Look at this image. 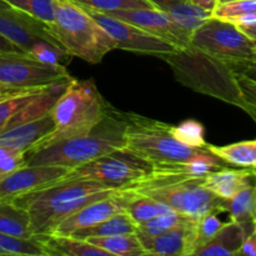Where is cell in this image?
Returning a JSON list of instances; mask_svg holds the SVG:
<instances>
[{
	"mask_svg": "<svg viewBox=\"0 0 256 256\" xmlns=\"http://www.w3.org/2000/svg\"><path fill=\"white\" fill-rule=\"evenodd\" d=\"M28 90H29V89H28ZM22 92V90L14 89V88H10V86H8V85H5V84H2V82H0V95L15 94V92Z\"/></svg>",
	"mask_w": 256,
	"mask_h": 256,
	"instance_id": "obj_45",
	"label": "cell"
},
{
	"mask_svg": "<svg viewBox=\"0 0 256 256\" xmlns=\"http://www.w3.org/2000/svg\"><path fill=\"white\" fill-rule=\"evenodd\" d=\"M0 35L25 52H29L32 45L39 40L58 44L48 32L46 25L10 6L4 0L0 2Z\"/></svg>",
	"mask_w": 256,
	"mask_h": 256,
	"instance_id": "obj_14",
	"label": "cell"
},
{
	"mask_svg": "<svg viewBox=\"0 0 256 256\" xmlns=\"http://www.w3.org/2000/svg\"><path fill=\"white\" fill-rule=\"evenodd\" d=\"M172 136L185 146L192 149H205L208 145L205 140V129L202 122L196 120H185L179 125H170Z\"/></svg>",
	"mask_w": 256,
	"mask_h": 256,
	"instance_id": "obj_30",
	"label": "cell"
},
{
	"mask_svg": "<svg viewBox=\"0 0 256 256\" xmlns=\"http://www.w3.org/2000/svg\"><path fill=\"white\" fill-rule=\"evenodd\" d=\"M82 8L112 38L116 44V49L152 55V56L158 58L164 54L174 52L178 49L166 40L155 36V35L135 26L134 24L122 22V20L110 16L105 12H96V10L89 9L86 6Z\"/></svg>",
	"mask_w": 256,
	"mask_h": 256,
	"instance_id": "obj_11",
	"label": "cell"
},
{
	"mask_svg": "<svg viewBox=\"0 0 256 256\" xmlns=\"http://www.w3.org/2000/svg\"><path fill=\"white\" fill-rule=\"evenodd\" d=\"M212 16L226 20L235 25H248L256 22V0H235L218 4Z\"/></svg>",
	"mask_w": 256,
	"mask_h": 256,
	"instance_id": "obj_28",
	"label": "cell"
},
{
	"mask_svg": "<svg viewBox=\"0 0 256 256\" xmlns=\"http://www.w3.org/2000/svg\"><path fill=\"white\" fill-rule=\"evenodd\" d=\"M86 240L106 252L109 256H146L136 232L112 236H94Z\"/></svg>",
	"mask_w": 256,
	"mask_h": 256,
	"instance_id": "obj_25",
	"label": "cell"
},
{
	"mask_svg": "<svg viewBox=\"0 0 256 256\" xmlns=\"http://www.w3.org/2000/svg\"><path fill=\"white\" fill-rule=\"evenodd\" d=\"M29 54L40 62L54 65H64V62L68 60V56L70 58V55L60 45L46 42V40H39V42H34L29 49Z\"/></svg>",
	"mask_w": 256,
	"mask_h": 256,
	"instance_id": "obj_35",
	"label": "cell"
},
{
	"mask_svg": "<svg viewBox=\"0 0 256 256\" xmlns=\"http://www.w3.org/2000/svg\"><path fill=\"white\" fill-rule=\"evenodd\" d=\"M185 219H186V216L178 214L175 212L159 215V216L152 218V219L138 225L136 234L140 236H156V235L166 232L168 230L175 228L180 222H184Z\"/></svg>",
	"mask_w": 256,
	"mask_h": 256,
	"instance_id": "obj_33",
	"label": "cell"
},
{
	"mask_svg": "<svg viewBox=\"0 0 256 256\" xmlns=\"http://www.w3.org/2000/svg\"><path fill=\"white\" fill-rule=\"evenodd\" d=\"M130 199L128 202L125 212L132 216V219L136 222L138 225L142 224V222H148V220L156 218L159 215L169 214L172 212L174 210L170 206H168L164 202H159V200L154 199L148 195L139 194V192H132Z\"/></svg>",
	"mask_w": 256,
	"mask_h": 256,
	"instance_id": "obj_26",
	"label": "cell"
},
{
	"mask_svg": "<svg viewBox=\"0 0 256 256\" xmlns=\"http://www.w3.org/2000/svg\"><path fill=\"white\" fill-rule=\"evenodd\" d=\"M105 14L114 16L116 19L134 24L135 26L159 36L174 45L178 49L190 45L192 32L180 28L166 12L155 9V8H145V9H120L112 10Z\"/></svg>",
	"mask_w": 256,
	"mask_h": 256,
	"instance_id": "obj_12",
	"label": "cell"
},
{
	"mask_svg": "<svg viewBox=\"0 0 256 256\" xmlns=\"http://www.w3.org/2000/svg\"><path fill=\"white\" fill-rule=\"evenodd\" d=\"M238 28H239L245 35H248L250 39H252L254 42H256V22H252V24H248V25H239Z\"/></svg>",
	"mask_w": 256,
	"mask_h": 256,
	"instance_id": "obj_44",
	"label": "cell"
},
{
	"mask_svg": "<svg viewBox=\"0 0 256 256\" xmlns=\"http://www.w3.org/2000/svg\"><path fill=\"white\" fill-rule=\"evenodd\" d=\"M255 230H256V216H255Z\"/></svg>",
	"mask_w": 256,
	"mask_h": 256,
	"instance_id": "obj_48",
	"label": "cell"
},
{
	"mask_svg": "<svg viewBox=\"0 0 256 256\" xmlns=\"http://www.w3.org/2000/svg\"><path fill=\"white\" fill-rule=\"evenodd\" d=\"M44 88L22 90V92L10 94L0 99V134L6 129L12 118Z\"/></svg>",
	"mask_w": 256,
	"mask_h": 256,
	"instance_id": "obj_31",
	"label": "cell"
},
{
	"mask_svg": "<svg viewBox=\"0 0 256 256\" xmlns=\"http://www.w3.org/2000/svg\"><path fill=\"white\" fill-rule=\"evenodd\" d=\"M0 232L20 239H35L29 214L12 202H0Z\"/></svg>",
	"mask_w": 256,
	"mask_h": 256,
	"instance_id": "obj_22",
	"label": "cell"
},
{
	"mask_svg": "<svg viewBox=\"0 0 256 256\" xmlns=\"http://www.w3.org/2000/svg\"><path fill=\"white\" fill-rule=\"evenodd\" d=\"M24 165H26V154L24 152L0 145V175L14 172Z\"/></svg>",
	"mask_w": 256,
	"mask_h": 256,
	"instance_id": "obj_37",
	"label": "cell"
},
{
	"mask_svg": "<svg viewBox=\"0 0 256 256\" xmlns=\"http://www.w3.org/2000/svg\"><path fill=\"white\" fill-rule=\"evenodd\" d=\"M125 120V150L150 164H169L192 159L205 149H192L178 142L170 124L149 119L135 112H122Z\"/></svg>",
	"mask_w": 256,
	"mask_h": 256,
	"instance_id": "obj_7",
	"label": "cell"
},
{
	"mask_svg": "<svg viewBox=\"0 0 256 256\" xmlns=\"http://www.w3.org/2000/svg\"><path fill=\"white\" fill-rule=\"evenodd\" d=\"M46 30L70 56L90 64H99L108 52L116 49L112 38L72 0L55 2L54 19Z\"/></svg>",
	"mask_w": 256,
	"mask_h": 256,
	"instance_id": "obj_5",
	"label": "cell"
},
{
	"mask_svg": "<svg viewBox=\"0 0 256 256\" xmlns=\"http://www.w3.org/2000/svg\"><path fill=\"white\" fill-rule=\"evenodd\" d=\"M219 4H222V2H235V0H218Z\"/></svg>",
	"mask_w": 256,
	"mask_h": 256,
	"instance_id": "obj_46",
	"label": "cell"
},
{
	"mask_svg": "<svg viewBox=\"0 0 256 256\" xmlns=\"http://www.w3.org/2000/svg\"><path fill=\"white\" fill-rule=\"evenodd\" d=\"M256 170L252 169H229L224 166L214 170L204 176V186L214 192L220 199H232L234 195L242 192L249 185L254 184ZM256 182V180H255Z\"/></svg>",
	"mask_w": 256,
	"mask_h": 256,
	"instance_id": "obj_18",
	"label": "cell"
},
{
	"mask_svg": "<svg viewBox=\"0 0 256 256\" xmlns=\"http://www.w3.org/2000/svg\"><path fill=\"white\" fill-rule=\"evenodd\" d=\"M190 45L226 62L232 69L256 55V42L235 24L215 16L208 19L192 32Z\"/></svg>",
	"mask_w": 256,
	"mask_h": 256,
	"instance_id": "obj_8",
	"label": "cell"
},
{
	"mask_svg": "<svg viewBox=\"0 0 256 256\" xmlns=\"http://www.w3.org/2000/svg\"><path fill=\"white\" fill-rule=\"evenodd\" d=\"M159 59L170 65L175 79L182 84L249 112L238 85L236 74L226 62L210 56L192 45L162 55Z\"/></svg>",
	"mask_w": 256,
	"mask_h": 256,
	"instance_id": "obj_3",
	"label": "cell"
},
{
	"mask_svg": "<svg viewBox=\"0 0 256 256\" xmlns=\"http://www.w3.org/2000/svg\"><path fill=\"white\" fill-rule=\"evenodd\" d=\"M118 190L82 178H62L12 200L26 210L35 236L52 234L55 228L84 205Z\"/></svg>",
	"mask_w": 256,
	"mask_h": 256,
	"instance_id": "obj_1",
	"label": "cell"
},
{
	"mask_svg": "<svg viewBox=\"0 0 256 256\" xmlns=\"http://www.w3.org/2000/svg\"><path fill=\"white\" fill-rule=\"evenodd\" d=\"M54 129V120L49 112L39 119L2 132L0 134V145L28 154L40 140L48 136Z\"/></svg>",
	"mask_w": 256,
	"mask_h": 256,
	"instance_id": "obj_17",
	"label": "cell"
},
{
	"mask_svg": "<svg viewBox=\"0 0 256 256\" xmlns=\"http://www.w3.org/2000/svg\"><path fill=\"white\" fill-rule=\"evenodd\" d=\"M24 52L20 48H18L16 45L12 44V42H9L8 39H5L4 36L0 35V52Z\"/></svg>",
	"mask_w": 256,
	"mask_h": 256,
	"instance_id": "obj_43",
	"label": "cell"
},
{
	"mask_svg": "<svg viewBox=\"0 0 256 256\" xmlns=\"http://www.w3.org/2000/svg\"><path fill=\"white\" fill-rule=\"evenodd\" d=\"M152 164L128 150H115L74 168L68 178L94 180L114 190H128L152 172Z\"/></svg>",
	"mask_w": 256,
	"mask_h": 256,
	"instance_id": "obj_9",
	"label": "cell"
},
{
	"mask_svg": "<svg viewBox=\"0 0 256 256\" xmlns=\"http://www.w3.org/2000/svg\"><path fill=\"white\" fill-rule=\"evenodd\" d=\"M218 212H210V214L204 215L202 218L195 222L194 229V246L195 252L202 245L206 244L222 226V222L218 218ZM194 252V254H195Z\"/></svg>",
	"mask_w": 256,
	"mask_h": 256,
	"instance_id": "obj_36",
	"label": "cell"
},
{
	"mask_svg": "<svg viewBox=\"0 0 256 256\" xmlns=\"http://www.w3.org/2000/svg\"><path fill=\"white\" fill-rule=\"evenodd\" d=\"M232 72L236 75H242V76L256 82V55L249 62H245L232 68Z\"/></svg>",
	"mask_w": 256,
	"mask_h": 256,
	"instance_id": "obj_39",
	"label": "cell"
},
{
	"mask_svg": "<svg viewBox=\"0 0 256 256\" xmlns=\"http://www.w3.org/2000/svg\"><path fill=\"white\" fill-rule=\"evenodd\" d=\"M225 212L230 220L244 228L246 232L255 230L256 216V182L238 192L232 199L225 200Z\"/></svg>",
	"mask_w": 256,
	"mask_h": 256,
	"instance_id": "obj_21",
	"label": "cell"
},
{
	"mask_svg": "<svg viewBox=\"0 0 256 256\" xmlns=\"http://www.w3.org/2000/svg\"><path fill=\"white\" fill-rule=\"evenodd\" d=\"M0 256H46L39 240L20 239L0 232Z\"/></svg>",
	"mask_w": 256,
	"mask_h": 256,
	"instance_id": "obj_29",
	"label": "cell"
},
{
	"mask_svg": "<svg viewBox=\"0 0 256 256\" xmlns=\"http://www.w3.org/2000/svg\"><path fill=\"white\" fill-rule=\"evenodd\" d=\"M10 95V94H9ZM4 96H8V95H0V99H2V98H4Z\"/></svg>",
	"mask_w": 256,
	"mask_h": 256,
	"instance_id": "obj_47",
	"label": "cell"
},
{
	"mask_svg": "<svg viewBox=\"0 0 256 256\" xmlns=\"http://www.w3.org/2000/svg\"><path fill=\"white\" fill-rule=\"evenodd\" d=\"M132 192L129 190H118L110 194L109 196H105L102 199L95 200L90 204L84 205L72 212L70 216L62 220L52 232L54 234L72 235L76 230L90 228L92 225H96L98 222L108 219L115 214L125 212L128 202L130 199Z\"/></svg>",
	"mask_w": 256,
	"mask_h": 256,
	"instance_id": "obj_15",
	"label": "cell"
},
{
	"mask_svg": "<svg viewBox=\"0 0 256 256\" xmlns=\"http://www.w3.org/2000/svg\"><path fill=\"white\" fill-rule=\"evenodd\" d=\"M190 2H192L196 6L202 8V9L208 10V12H214L215 8L218 6L219 2L218 0H189Z\"/></svg>",
	"mask_w": 256,
	"mask_h": 256,
	"instance_id": "obj_42",
	"label": "cell"
},
{
	"mask_svg": "<svg viewBox=\"0 0 256 256\" xmlns=\"http://www.w3.org/2000/svg\"><path fill=\"white\" fill-rule=\"evenodd\" d=\"M166 14L179 25L189 32H194L199 26H202L208 19L212 16V12L196 6L189 0H184L172 5L166 10Z\"/></svg>",
	"mask_w": 256,
	"mask_h": 256,
	"instance_id": "obj_27",
	"label": "cell"
},
{
	"mask_svg": "<svg viewBox=\"0 0 256 256\" xmlns=\"http://www.w3.org/2000/svg\"><path fill=\"white\" fill-rule=\"evenodd\" d=\"M148 2H152V6H154L155 9L166 12L169 8L172 6V5L178 4V2H184V0H148Z\"/></svg>",
	"mask_w": 256,
	"mask_h": 256,
	"instance_id": "obj_41",
	"label": "cell"
},
{
	"mask_svg": "<svg viewBox=\"0 0 256 256\" xmlns=\"http://www.w3.org/2000/svg\"><path fill=\"white\" fill-rule=\"evenodd\" d=\"M246 235L244 228L230 220L222 224L219 232L206 244L199 248L194 256H235Z\"/></svg>",
	"mask_w": 256,
	"mask_h": 256,
	"instance_id": "obj_20",
	"label": "cell"
},
{
	"mask_svg": "<svg viewBox=\"0 0 256 256\" xmlns=\"http://www.w3.org/2000/svg\"><path fill=\"white\" fill-rule=\"evenodd\" d=\"M206 149L225 164L256 170V140H245L222 146L208 144Z\"/></svg>",
	"mask_w": 256,
	"mask_h": 256,
	"instance_id": "obj_23",
	"label": "cell"
},
{
	"mask_svg": "<svg viewBox=\"0 0 256 256\" xmlns=\"http://www.w3.org/2000/svg\"><path fill=\"white\" fill-rule=\"evenodd\" d=\"M109 109L110 105L102 99L94 80L72 78L50 112L55 129L28 154L60 140L86 134L106 116Z\"/></svg>",
	"mask_w": 256,
	"mask_h": 256,
	"instance_id": "obj_4",
	"label": "cell"
},
{
	"mask_svg": "<svg viewBox=\"0 0 256 256\" xmlns=\"http://www.w3.org/2000/svg\"><path fill=\"white\" fill-rule=\"evenodd\" d=\"M70 169L55 165H24L14 172L0 175V202L15 198L58 182L66 176Z\"/></svg>",
	"mask_w": 256,
	"mask_h": 256,
	"instance_id": "obj_13",
	"label": "cell"
},
{
	"mask_svg": "<svg viewBox=\"0 0 256 256\" xmlns=\"http://www.w3.org/2000/svg\"><path fill=\"white\" fill-rule=\"evenodd\" d=\"M136 222L132 219V216L126 212H122L98 222L96 225L76 230L72 235L79 238V239L86 240L89 238L94 236H112V235L132 234V232H136Z\"/></svg>",
	"mask_w": 256,
	"mask_h": 256,
	"instance_id": "obj_24",
	"label": "cell"
},
{
	"mask_svg": "<svg viewBox=\"0 0 256 256\" xmlns=\"http://www.w3.org/2000/svg\"><path fill=\"white\" fill-rule=\"evenodd\" d=\"M78 5L86 6L89 9L100 12H108L120 9H145L154 8L148 0H72Z\"/></svg>",
	"mask_w": 256,
	"mask_h": 256,
	"instance_id": "obj_34",
	"label": "cell"
},
{
	"mask_svg": "<svg viewBox=\"0 0 256 256\" xmlns=\"http://www.w3.org/2000/svg\"><path fill=\"white\" fill-rule=\"evenodd\" d=\"M72 79L65 65L42 62L25 52H0V82L14 89H38Z\"/></svg>",
	"mask_w": 256,
	"mask_h": 256,
	"instance_id": "obj_10",
	"label": "cell"
},
{
	"mask_svg": "<svg viewBox=\"0 0 256 256\" xmlns=\"http://www.w3.org/2000/svg\"><path fill=\"white\" fill-rule=\"evenodd\" d=\"M202 182L204 178L182 179L150 174L128 190L154 198L178 214L194 220L210 212H225V200L205 188Z\"/></svg>",
	"mask_w": 256,
	"mask_h": 256,
	"instance_id": "obj_6",
	"label": "cell"
},
{
	"mask_svg": "<svg viewBox=\"0 0 256 256\" xmlns=\"http://www.w3.org/2000/svg\"><path fill=\"white\" fill-rule=\"evenodd\" d=\"M125 120L110 106L106 116L86 134L50 144L26 155V165H55L74 169L115 150L125 149Z\"/></svg>",
	"mask_w": 256,
	"mask_h": 256,
	"instance_id": "obj_2",
	"label": "cell"
},
{
	"mask_svg": "<svg viewBox=\"0 0 256 256\" xmlns=\"http://www.w3.org/2000/svg\"><path fill=\"white\" fill-rule=\"evenodd\" d=\"M0 2H2V0H0Z\"/></svg>",
	"mask_w": 256,
	"mask_h": 256,
	"instance_id": "obj_49",
	"label": "cell"
},
{
	"mask_svg": "<svg viewBox=\"0 0 256 256\" xmlns=\"http://www.w3.org/2000/svg\"><path fill=\"white\" fill-rule=\"evenodd\" d=\"M238 255L245 256H256V230L249 232L242 240V244L240 246Z\"/></svg>",
	"mask_w": 256,
	"mask_h": 256,
	"instance_id": "obj_40",
	"label": "cell"
},
{
	"mask_svg": "<svg viewBox=\"0 0 256 256\" xmlns=\"http://www.w3.org/2000/svg\"><path fill=\"white\" fill-rule=\"evenodd\" d=\"M4 2L45 25H49L54 19L56 0H4Z\"/></svg>",
	"mask_w": 256,
	"mask_h": 256,
	"instance_id": "obj_32",
	"label": "cell"
},
{
	"mask_svg": "<svg viewBox=\"0 0 256 256\" xmlns=\"http://www.w3.org/2000/svg\"><path fill=\"white\" fill-rule=\"evenodd\" d=\"M236 79L242 100H244L245 104L249 108L248 114L252 118H254L256 122V82L242 76V75H236Z\"/></svg>",
	"mask_w": 256,
	"mask_h": 256,
	"instance_id": "obj_38",
	"label": "cell"
},
{
	"mask_svg": "<svg viewBox=\"0 0 256 256\" xmlns=\"http://www.w3.org/2000/svg\"><path fill=\"white\" fill-rule=\"evenodd\" d=\"M196 220L186 218L166 232L156 236H140L145 255L194 256V229Z\"/></svg>",
	"mask_w": 256,
	"mask_h": 256,
	"instance_id": "obj_16",
	"label": "cell"
},
{
	"mask_svg": "<svg viewBox=\"0 0 256 256\" xmlns=\"http://www.w3.org/2000/svg\"><path fill=\"white\" fill-rule=\"evenodd\" d=\"M36 238L46 256H109L106 252L95 246L88 240L72 235L44 234Z\"/></svg>",
	"mask_w": 256,
	"mask_h": 256,
	"instance_id": "obj_19",
	"label": "cell"
}]
</instances>
